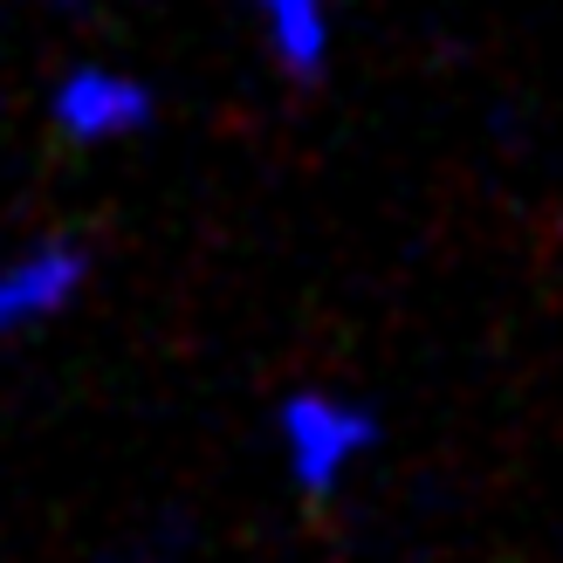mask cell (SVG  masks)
Masks as SVG:
<instances>
[{"label":"cell","mask_w":563,"mask_h":563,"mask_svg":"<svg viewBox=\"0 0 563 563\" xmlns=\"http://www.w3.org/2000/svg\"><path fill=\"white\" fill-rule=\"evenodd\" d=\"M364 446H372V412L330 399V391L282 399V454H289V474L309 495H330Z\"/></svg>","instance_id":"obj_1"},{"label":"cell","mask_w":563,"mask_h":563,"mask_svg":"<svg viewBox=\"0 0 563 563\" xmlns=\"http://www.w3.org/2000/svg\"><path fill=\"white\" fill-rule=\"evenodd\" d=\"M255 8H262L275 63L296 69V76H317L323 55H330V14H323V0H255Z\"/></svg>","instance_id":"obj_4"},{"label":"cell","mask_w":563,"mask_h":563,"mask_svg":"<svg viewBox=\"0 0 563 563\" xmlns=\"http://www.w3.org/2000/svg\"><path fill=\"white\" fill-rule=\"evenodd\" d=\"M82 247L76 241H48L35 247V255H21L14 268H0L8 275V309H14V330L21 323H35V317H55L76 289H82Z\"/></svg>","instance_id":"obj_3"},{"label":"cell","mask_w":563,"mask_h":563,"mask_svg":"<svg viewBox=\"0 0 563 563\" xmlns=\"http://www.w3.org/2000/svg\"><path fill=\"white\" fill-rule=\"evenodd\" d=\"M0 330H14V309H8V275H0Z\"/></svg>","instance_id":"obj_5"},{"label":"cell","mask_w":563,"mask_h":563,"mask_svg":"<svg viewBox=\"0 0 563 563\" xmlns=\"http://www.w3.org/2000/svg\"><path fill=\"white\" fill-rule=\"evenodd\" d=\"M55 124L82 137V145L131 137L152 124V97H145V82H131L118 69H69L63 90H55Z\"/></svg>","instance_id":"obj_2"}]
</instances>
